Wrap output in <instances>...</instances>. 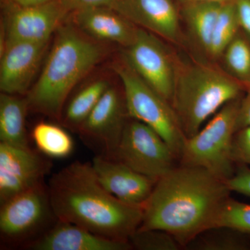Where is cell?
I'll return each mask as SVG.
<instances>
[{
	"mask_svg": "<svg viewBox=\"0 0 250 250\" xmlns=\"http://www.w3.org/2000/svg\"><path fill=\"white\" fill-rule=\"evenodd\" d=\"M243 96L224 105L205 127L186 138L180 156L182 165L202 167L224 182L232 177L236 170L233 139Z\"/></svg>",
	"mask_w": 250,
	"mask_h": 250,
	"instance_id": "obj_5",
	"label": "cell"
},
{
	"mask_svg": "<svg viewBox=\"0 0 250 250\" xmlns=\"http://www.w3.org/2000/svg\"><path fill=\"white\" fill-rule=\"evenodd\" d=\"M31 139L36 149L49 159H65L74 150L71 136L66 130L53 123H37L33 128Z\"/></svg>",
	"mask_w": 250,
	"mask_h": 250,
	"instance_id": "obj_21",
	"label": "cell"
},
{
	"mask_svg": "<svg viewBox=\"0 0 250 250\" xmlns=\"http://www.w3.org/2000/svg\"><path fill=\"white\" fill-rule=\"evenodd\" d=\"M27 100L16 95H0V142L21 147H29L26 129Z\"/></svg>",
	"mask_w": 250,
	"mask_h": 250,
	"instance_id": "obj_18",
	"label": "cell"
},
{
	"mask_svg": "<svg viewBox=\"0 0 250 250\" xmlns=\"http://www.w3.org/2000/svg\"><path fill=\"white\" fill-rule=\"evenodd\" d=\"M246 126H250V86L241 99L236 118V132Z\"/></svg>",
	"mask_w": 250,
	"mask_h": 250,
	"instance_id": "obj_30",
	"label": "cell"
},
{
	"mask_svg": "<svg viewBox=\"0 0 250 250\" xmlns=\"http://www.w3.org/2000/svg\"><path fill=\"white\" fill-rule=\"evenodd\" d=\"M186 249L192 250H250V235L229 227H214L190 241Z\"/></svg>",
	"mask_w": 250,
	"mask_h": 250,
	"instance_id": "obj_22",
	"label": "cell"
},
{
	"mask_svg": "<svg viewBox=\"0 0 250 250\" xmlns=\"http://www.w3.org/2000/svg\"><path fill=\"white\" fill-rule=\"evenodd\" d=\"M47 188L58 220L100 236L129 241L142 223L144 205L126 203L110 193L89 163L75 161L56 172Z\"/></svg>",
	"mask_w": 250,
	"mask_h": 250,
	"instance_id": "obj_2",
	"label": "cell"
},
{
	"mask_svg": "<svg viewBox=\"0 0 250 250\" xmlns=\"http://www.w3.org/2000/svg\"><path fill=\"white\" fill-rule=\"evenodd\" d=\"M31 250H130L129 241L112 239L67 222L57 220L26 248Z\"/></svg>",
	"mask_w": 250,
	"mask_h": 250,
	"instance_id": "obj_16",
	"label": "cell"
},
{
	"mask_svg": "<svg viewBox=\"0 0 250 250\" xmlns=\"http://www.w3.org/2000/svg\"><path fill=\"white\" fill-rule=\"evenodd\" d=\"M236 6L241 29L250 39V0H236Z\"/></svg>",
	"mask_w": 250,
	"mask_h": 250,
	"instance_id": "obj_31",
	"label": "cell"
},
{
	"mask_svg": "<svg viewBox=\"0 0 250 250\" xmlns=\"http://www.w3.org/2000/svg\"><path fill=\"white\" fill-rule=\"evenodd\" d=\"M226 183L202 167L182 165L156 182L139 229L170 233L182 248L213 228L230 197Z\"/></svg>",
	"mask_w": 250,
	"mask_h": 250,
	"instance_id": "obj_1",
	"label": "cell"
},
{
	"mask_svg": "<svg viewBox=\"0 0 250 250\" xmlns=\"http://www.w3.org/2000/svg\"><path fill=\"white\" fill-rule=\"evenodd\" d=\"M52 163L37 149L0 142V205L44 183Z\"/></svg>",
	"mask_w": 250,
	"mask_h": 250,
	"instance_id": "obj_11",
	"label": "cell"
},
{
	"mask_svg": "<svg viewBox=\"0 0 250 250\" xmlns=\"http://www.w3.org/2000/svg\"><path fill=\"white\" fill-rule=\"evenodd\" d=\"M219 226L236 229L250 235V205L229 197L220 210L215 224L214 227Z\"/></svg>",
	"mask_w": 250,
	"mask_h": 250,
	"instance_id": "obj_26",
	"label": "cell"
},
{
	"mask_svg": "<svg viewBox=\"0 0 250 250\" xmlns=\"http://www.w3.org/2000/svg\"><path fill=\"white\" fill-rule=\"evenodd\" d=\"M118 0H62L69 13L95 7L113 8Z\"/></svg>",
	"mask_w": 250,
	"mask_h": 250,
	"instance_id": "obj_29",
	"label": "cell"
},
{
	"mask_svg": "<svg viewBox=\"0 0 250 250\" xmlns=\"http://www.w3.org/2000/svg\"><path fill=\"white\" fill-rule=\"evenodd\" d=\"M11 6L3 24L5 46L14 42H48L69 14L62 0L28 7Z\"/></svg>",
	"mask_w": 250,
	"mask_h": 250,
	"instance_id": "obj_12",
	"label": "cell"
},
{
	"mask_svg": "<svg viewBox=\"0 0 250 250\" xmlns=\"http://www.w3.org/2000/svg\"><path fill=\"white\" fill-rule=\"evenodd\" d=\"M109 86L106 81L98 80L80 90L69 102L65 111L62 112L61 121L62 125L77 132Z\"/></svg>",
	"mask_w": 250,
	"mask_h": 250,
	"instance_id": "obj_20",
	"label": "cell"
},
{
	"mask_svg": "<svg viewBox=\"0 0 250 250\" xmlns=\"http://www.w3.org/2000/svg\"><path fill=\"white\" fill-rule=\"evenodd\" d=\"M123 83L128 116L150 126L180 159L186 136L172 105L124 61L114 66Z\"/></svg>",
	"mask_w": 250,
	"mask_h": 250,
	"instance_id": "obj_6",
	"label": "cell"
},
{
	"mask_svg": "<svg viewBox=\"0 0 250 250\" xmlns=\"http://www.w3.org/2000/svg\"><path fill=\"white\" fill-rule=\"evenodd\" d=\"M231 191L250 197V167L239 164L231 178L225 181Z\"/></svg>",
	"mask_w": 250,
	"mask_h": 250,
	"instance_id": "obj_28",
	"label": "cell"
},
{
	"mask_svg": "<svg viewBox=\"0 0 250 250\" xmlns=\"http://www.w3.org/2000/svg\"><path fill=\"white\" fill-rule=\"evenodd\" d=\"M240 30L236 0L223 2L215 22L208 55L213 59L221 57Z\"/></svg>",
	"mask_w": 250,
	"mask_h": 250,
	"instance_id": "obj_23",
	"label": "cell"
},
{
	"mask_svg": "<svg viewBox=\"0 0 250 250\" xmlns=\"http://www.w3.org/2000/svg\"><path fill=\"white\" fill-rule=\"evenodd\" d=\"M224 65L230 76L247 88L250 86V39L240 30L223 52Z\"/></svg>",
	"mask_w": 250,
	"mask_h": 250,
	"instance_id": "obj_24",
	"label": "cell"
},
{
	"mask_svg": "<svg viewBox=\"0 0 250 250\" xmlns=\"http://www.w3.org/2000/svg\"><path fill=\"white\" fill-rule=\"evenodd\" d=\"M0 205L1 248L26 249L58 220L45 183L21 192Z\"/></svg>",
	"mask_w": 250,
	"mask_h": 250,
	"instance_id": "obj_7",
	"label": "cell"
},
{
	"mask_svg": "<svg viewBox=\"0 0 250 250\" xmlns=\"http://www.w3.org/2000/svg\"><path fill=\"white\" fill-rule=\"evenodd\" d=\"M126 118L124 94L109 86L77 133L96 155L111 159L121 141Z\"/></svg>",
	"mask_w": 250,
	"mask_h": 250,
	"instance_id": "obj_10",
	"label": "cell"
},
{
	"mask_svg": "<svg viewBox=\"0 0 250 250\" xmlns=\"http://www.w3.org/2000/svg\"><path fill=\"white\" fill-rule=\"evenodd\" d=\"M104 53L103 47L75 24L59 26L40 76L27 93L29 110L62 121L69 95Z\"/></svg>",
	"mask_w": 250,
	"mask_h": 250,
	"instance_id": "obj_3",
	"label": "cell"
},
{
	"mask_svg": "<svg viewBox=\"0 0 250 250\" xmlns=\"http://www.w3.org/2000/svg\"><path fill=\"white\" fill-rule=\"evenodd\" d=\"M13 6L20 7H28V6H38V5L45 4L53 0H6Z\"/></svg>",
	"mask_w": 250,
	"mask_h": 250,
	"instance_id": "obj_32",
	"label": "cell"
},
{
	"mask_svg": "<svg viewBox=\"0 0 250 250\" xmlns=\"http://www.w3.org/2000/svg\"><path fill=\"white\" fill-rule=\"evenodd\" d=\"M125 60L149 86L171 104L177 62L157 36L138 28Z\"/></svg>",
	"mask_w": 250,
	"mask_h": 250,
	"instance_id": "obj_9",
	"label": "cell"
},
{
	"mask_svg": "<svg viewBox=\"0 0 250 250\" xmlns=\"http://www.w3.org/2000/svg\"><path fill=\"white\" fill-rule=\"evenodd\" d=\"M91 164L103 187L126 203L144 205L156 183L152 179L114 159L96 155Z\"/></svg>",
	"mask_w": 250,
	"mask_h": 250,
	"instance_id": "obj_15",
	"label": "cell"
},
{
	"mask_svg": "<svg viewBox=\"0 0 250 250\" xmlns=\"http://www.w3.org/2000/svg\"><path fill=\"white\" fill-rule=\"evenodd\" d=\"M48 42H14L6 44L1 54V93L22 95L30 90Z\"/></svg>",
	"mask_w": 250,
	"mask_h": 250,
	"instance_id": "obj_14",
	"label": "cell"
},
{
	"mask_svg": "<svg viewBox=\"0 0 250 250\" xmlns=\"http://www.w3.org/2000/svg\"><path fill=\"white\" fill-rule=\"evenodd\" d=\"M246 90L225 70L213 65L177 62L171 105L186 138L196 134L208 118Z\"/></svg>",
	"mask_w": 250,
	"mask_h": 250,
	"instance_id": "obj_4",
	"label": "cell"
},
{
	"mask_svg": "<svg viewBox=\"0 0 250 250\" xmlns=\"http://www.w3.org/2000/svg\"><path fill=\"white\" fill-rule=\"evenodd\" d=\"M112 9L138 27L164 40H181L180 14L175 0H118Z\"/></svg>",
	"mask_w": 250,
	"mask_h": 250,
	"instance_id": "obj_13",
	"label": "cell"
},
{
	"mask_svg": "<svg viewBox=\"0 0 250 250\" xmlns=\"http://www.w3.org/2000/svg\"><path fill=\"white\" fill-rule=\"evenodd\" d=\"M111 159L157 182L176 167L178 158L150 126L130 118Z\"/></svg>",
	"mask_w": 250,
	"mask_h": 250,
	"instance_id": "obj_8",
	"label": "cell"
},
{
	"mask_svg": "<svg viewBox=\"0 0 250 250\" xmlns=\"http://www.w3.org/2000/svg\"><path fill=\"white\" fill-rule=\"evenodd\" d=\"M182 4L192 2H203V1H210V2H225V1H233V0H178Z\"/></svg>",
	"mask_w": 250,
	"mask_h": 250,
	"instance_id": "obj_33",
	"label": "cell"
},
{
	"mask_svg": "<svg viewBox=\"0 0 250 250\" xmlns=\"http://www.w3.org/2000/svg\"><path fill=\"white\" fill-rule=\"evenodd\" d=\"M232 156L236 164L250 166V126H246L235 133Z\"/></svg>",
	"mask_w": 250,
	"mask_h": 250,
	"instance_id": "obj_27",
	"label": "cell"
},
{
	"mask_svg": "<svg viewBox=\"0 0 250 250\" xmlns=\"http://www.w3.org/2000/svg\"><path fill=\"white\" fill-rule=\"evenodd\" d=\"M129 241L133 249L139 250H178L182 248L173 236L160 229H138Z\"/></svg>",
	"mask_w": 250,
	"mask_h": 250,
	"instance_id": "obj_25",
	"label": "cell"
},
{
	"mask_svg": "<svg viewBox=\"0 0 250 250\" xmlns=\"http://www.w3.org/2000/svg\"><path fill=\"white\" fill-rule=\"evenodd\" d=\"M223 3L203 1L182 4V18L192 40L207 54Z\"/></svg>",
	"mask_w": 250,
	"mask_h": 250,
	"instance_id": "obj_19",
	"label": "cell"
},
{
	"mask_svg": "<svg viewBox=\"0 0 250 250\" xmlns=\"http://www.w3.org/2000/svg\"><path fill=\"white\" fill-rule=\"evenodd\" d=\"M72 13L75 25L95 39L116 42L126 48L136 39L139 27L112 8H89Z\"/></svg>",
	"mask_w": 250,
	"mask_h": 250,
	"instance_id": "obj_17",
	"label": "cell"
}]
</instances>
